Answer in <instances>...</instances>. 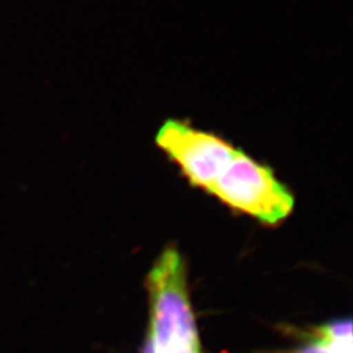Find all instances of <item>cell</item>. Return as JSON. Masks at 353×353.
<instances>
[{
  "instance_id": "obj_1",
  "label": "cell",
  "mask_w": 353,
  "mask_h": 353,
  "mask_svg": "<svg viewBox=\"0 0 353 353\" xmlns=\"http://www.w3.org/2000/svg\"><path fill=\"white\" fill-rule=\"evenodd\" d=\"M150 327L140 353H203L190 301L186 265L174 248H166L147 276Z\"/></svg>"
},
{
  "instance_id": "obj_2",
  "label": "cell",
  "mask_w": 353,
  "mask_h": 353,
  "mask_svg": "<svg viewBox=\"0 0 353 353\" xmlns=\"http://www.w3.org/2000/svg\"><path fill=\"white\" fill-rule=\"evenodd\" d=\"M210 192L229 207L268 225H276L287 219L294 207L293 195L272 170L240 150Z\"/></svg>"
},
{
  "instance_id": "obj_3",
  "label": "cell",
  "mask_w": 353,
  "mask_h": 353,
  "mask_svg": "<svg viewBox=\"0 0 353 353\" xmlns=\"http://www.w3.org/2000/svg\"><path fill=\"white\" fill-rule=\"evenodd\" d=\"M156 143L181 166L194 186L208 191L239 151L214 134L198 131L176 119L165 122Z\"/></svg>"
},
{
  "instance_id": "obj_4",
  "label": "cell",
  "mask_w": 353,
  "mask_h": 353,
  "mask_svg": "<svg viewBox=\"0 0 353 353\" xmlns=\"http://www.w3.org/2000/svg\"><path fill=\"white\" fill-rule=\"evenodd\" d=\"M303 334V345L265 353H352V321L350 318L330 321Z\"/></svg>"
}]
</instances>
